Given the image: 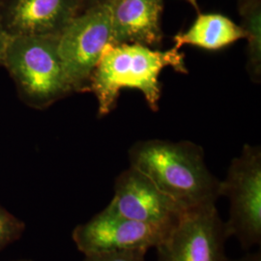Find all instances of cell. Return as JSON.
<instances>
[{
  "label": "cell",
  "instance_id": "obj_11",
  "mask_svg": "<svg viewBox=\"0 0 261 261\" xmlns=\"http://www.w3.org/2000/svg\"><path fill=\"white\" fill-rule=\"evenodd\" d=\"M191 2L196 7L195 0ZM195 21L185 32H179L174 37V47L194 46L206 50H219L245 39L241 25L222 14L201 13L197 9Z\"/></svg>",
  "mask_w": 261,
  "mask_h": 261
},
{
  "label": "cell",
  "instance_id": "obj_7",
  "mask_svg": "<svg viewBox=\"0 0 261 261\" xmlns=\"http://www.w3.org/2000/svg\"><path fill=\"white\" fill-rule=\"evenodd\" d=\"M227 239L216 205L189 210L156 248L157 261H226Z\"/></svg>",
  "mask_w": 261,
  "mask_h": 261
},
{
  "label": "cell",
  "instance_id": "obj_17",
  "mask_svg": "<svg viewBox=\"0 0 261 261\" xmlns=\"http://www.w3.org/2000/svg\"><path fill=\"white\" fill-rule=\"evenodd\" d=\"M226 261H261L260 251L253 252V253H247L246 255H244L242 257H239V258H236V259L227 258Z\"/></svg>",
  "mask_w": 261,
  "mask_h": 261
},
{
  "label": "cell",
  "instance_id": "obj_13",
  "mask_svg": "<svg viewBox=\"0 0 261 261\" xmlns=\"http://www.w3.org/2000/svg\"><path fill=\"white\" fill-rule=\"evenodd\" d=\"M25 223L0 204V252L19 240L25 232Z\"/></svg>",
  "mask_w": 261,
  "mask_h": 261
},
{
  "label": "cell",
  "instance_id": "obj_14",
  "mask_svg": "<svg viewBox=\"0 0 261 261\" xmlns=\"http://www.w3.org/2000/svg\"><path fill=\"white\" fill-rule=\"evenodd\" d=\"M145 251L103 252L84 255L82 261H145Z\"/></svg>",
  "mask_w": 261,
  "mask_h": 261
},
{
  "label": "cell",
  "instance_id": "obj_4",
  "mask_svg": "<svg viewBox=\"0 0 261 261\" xmlns=\"http://www.w3.org/2000/svg\"><path fill=\"white\" fill-rule=\"evenodd\" d=\"M221 196L229 200L224 222L227 238L234 237L243 250L261 244V148L245 144L221 180Z\"/></svg>",
  "mask_w": 261,
  "mask_h": 261
},
{
  "label": "cell",
  "instance_id": "obj_10",
  "mask_svg": "<svg viewBox=\"0 0 261 261\" xmlns=\"http://www.w3.org/2000/svg\"><path fill=\"white\" fill-rule=\"evenodd\" d=\"M112 44L161 46L164 0H111Z\"/></svg>",
  "mask_w": 261,
  "mask_h": 261
},
{
  "label": "cell",
  "instance_id": "obj_1",
  "mask_svg": "<svg viewBox=\"0 0 261 261\" xmlns=\"http://www.w3.org/2000/svg\"><path fill=\"white\" fill-rule=\"evenodd\" d=\"M130 167L140 170L185 211L216 205L221 180L207 168L203 148L192 141L140 140L129 152Z\"/></svg>",
  "mask_w": 261,
  "mask_h": 261
},
{
  "label": "cell",
  "instance_id": "obj_6",
  "mask_svg": "<svg viewBox=\"0 0 261 261\" xmlns=\"http://www.w3.org/2000/svg\"><path fill=\"white\" fill-rule=\"evenodd\" d=\"M172 226L135 221L107 205L89 221L77 224L73 229L72 240L84 255L124 251L147 252L158 247Z\"/></svg>",
  "mask_w": 261,
  "mask_h": 261
},
{
  "label": "cell",
  "instance_id": "obj_8",
  "mask_svg": "<svg viewBox=\"0 0 261 261\" xmlns=\"http://www.w3.org/2000/svg\"><path fill=\"white\" fill-rule=\"evenodd\" d=\"M108 206L132 220L165 226L174 225L187 212L133 167L115 179L114 194Z\"/></svg>",
  "mask_w": 261,
  "mask_h": 261
},
{
  "label": "cell",
  "instance_id": "obj_3",
  "mask_svg": "<svg viewBox=\"0 0 261 261\" xmlns=\"http://www.w3.org/2000/svg\"><path fill=\"white\" fill-rule=\"evenodd\" d=\"M1 66L29 108L45 110L74 93L58 54V35L11 36Z\"/></svg>",
  "mask_w": 261,
  "mask_h": 261
},
{
  "label": "cell",
  "instance_id": "obj_18",
  "mask_svg": "<svg viewBox=\"0 0 261 261\" xmlns=\"http://www.w3.org/2000/svg\"><path fill=\"white\" fill-rule=\"evenodd\" d=\"M15 261H33L31 259H20V260H15Z\"/></svg>",
  "mask_w": 261,
  "mask_h": 261
},
{
  "label": "cell",
  "instance_id": "obj_12",
  "mask_svg": "<svg viewBox=\"0 0 261 261\" xmlns=\"http://www.w3.org/2000/svg\"><path fill=\"white\" fill-rule=\"evenodd\" d=\"M240 24L247 39V72L253 83L261 81V0H238Z\"/></svg>",
  "mask_w": 261,
  "mask_h": 261
},
{
  "label": "cell",
  "instance_id": "obj_5",
  "mask_svg": "<svg viewBox=\"0 0 261 261\" xmlns=\"http://www.w3.org/2000/svg\"><path fill=\"white\" fill-rule=\"evenodd\" d=\"M112 44L109 4L80 12L58 34V54L74 93L87 92L103 49Z\"/></svg>",
  "mask_w": 261,
  "mask_h": 261
},
{
  "label": "cell",
  "instance_id": "obj_9",
  "mask_svg": "<svg viewBox=\"0 0 261 261\" xmlns=\"http://www.w3.org/2000/svg\"><path fill=\"white\" fill-rule=\"evenodd\" d=\"M80 12V0L0 2V18L11 36L58 35Z\"/></svg>",
  "mask_w": 261,
  "mask_h": 261
},
{
  "label": "cell",
  "instance_id": "obj_2",
  "mask_svg": "<svg viewBox=\"0 0 261 261\" xmlns=\"http://www.w3.org/2000/svg\"><path fill=\"white\" fill-rule=\"evenodd\" d=\"M167 67L180 74L189 72L184 54L175 47L163 51L139 44H109L91 74L87 89L97 99L99 116L112 112L124 88L140 91L150 109L158 112L159 77Z\"/></svg>",
  "mask_w": 261,
  "mask_h": 261
},
{
  "label": "cell",
  "instance_id": "obj_19",
  "mask_svg": "<svg viewBox=\"0 0 261 261\" xmlns=\"http://www.w3.org/2000/svg\"><path fill=\"white\" fill-rule=\"evenodd\" d=\"M0 2H1V0H0Z\"/></svg>",
  "mask_w": 261,
  "mask_h": 261
},
{
  "label": "cell",
  "instance_id": "obj_15",
  "mask_svg": "<svg viewBox=\"0 0 261 261\" xmlns=\"http://www.w3.org/2000/svg\"><path fill=\"white\" fill-rule=\"evenodd\" d=\"M11 35L8 33V31L6 30V28L4 27L2 19L0 18V66L2 64V60H3V56L5 54V49L8 45Z\"/></svg>",
  "mask_w": 261,
  "mask_h": 261
},
{
  "label": "cell",
  "instance_id": "obj_16",
  "mask_svg": "<svg viewBox=\"0 0 261 261\" xmlns=\"http://www.w3.org/2000/svg\"><path fill=\"white\" fill-rule=\"evenodd\" d=\"M80 1H81V12H82L83 10L108 3L111 0H80Z\"/></svg>",
  "mask_w": 261,
  "mask_h": 261
}]
</instances>
